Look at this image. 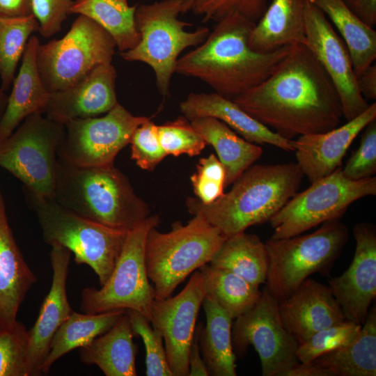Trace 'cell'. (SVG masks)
<instances>
[{
	"label": "cell",
	"mask_w": 376,
	"mask_h": 376,
	"mask_svg": "<svg viewBox=\"0 0 376 376\" xmlns=\"http://www.w3.org/2000/svg\"><path fill=\"white\" fill-rule=\"evenodd\" d=\"M28 347L29 332L22 322L0 327V376H29Z\"/></svg>",
	"instance_id": "36"
},
{
	"label": "cell",
	"mask_w": 376,
	"mask_h": 376,
	"mask_svg": "<svg viewBox=\"0 0 376 376\" xmlns=\"http://www.w3.org/2000/svg\"><path fill=\"white\" fill-rule=\"evenodd\" d=\"M205 291L201 272L195 271L185 288L175 296L155 298L150 323L162 336L173 376L189 375V353L196 319Z\"/></svg>",
	"instance_id": "15"
},
{
	"label": "cell",
	"mask_w": 376,
	"mask_h": 376,
	"mask_svg": "<svg viewBox=\"0 0 376 376\" xmlns=\"http://www.w3.org/2000/svg\"><path fill=\"white\" fill-rule=\"evenodd\" d=\"M348 236L346 226L334 219L307 235L269 239L265 242L268 255L265 288L279 302L310 275H328Z\"/></svg>",
	"instance_id": "8"
},
{
	"label": "cell",
	"mask_w": 376,
	"mask_h": 376,
	"mask_svg": "<svg viewBox=\"0 0 376 376\" xmlns=\"http://www.w3.org/2000/svg\"><path fill=\"white\" fill-rule=\"evenodd\" d=\"M133 336L125 311L111 329L79 348V359L97 366L106 376H136L137 347Z\"/></svg>",
	"instance_id": "26"
},
{
	"label": "cell",
	"mask_w": 376,
	"mask_h": 376,
	"mask_svg": "<svg viewBox=\"0 0 376 376\" xmlns=\"http://www.w3.org/2000/svg\"><path fill=\"white\" fill-rule=\"evenodd\" d=\"M376 119V104L357 117L329 131L299 136L293 140L297 164L310 182L322 178L338 168L347 149L363 130Z\"/></svg>",
	"instance_id": "20"
},
{
	"label": "cell",
	"mask_w": 376,
	"mask_h": 376,
	"mask_svg": "<svg viewBox=\"0 0 376 376\" xmlns=\"http://www.w3.org/2000/svg\"><path fill=\"white\" fill-rule=\"evenodd\" d=\"M363 131L359 146L342 169L343 175L353 180L373 177L376 172V119Z\"/></svg>",
	"instance_id": "43"
},
{
	"label": "cell",
	"mask_w": 376,
	"mask_h": 376,
	"mask_svg": "<svg viewBox=\"0 0 376 376\" xmlns=\"http://www.w3.org/2000/svg\"><path fill=\"white\" fill-rule=\"evenodd\" d=\"M149 119L134 116L118 103L103 116L70 121L64 125L65 134L58 157L81 167L114 165L135 130Z\"/></svg>",
	"instance_id": "14"
},
{
	"label": "cell",
	"mask_w": 376,
	"mask_h": 376,
	"mask_svg": "<svg viewBox=\"0 0 376 376\" xmlns=\"http://www.w3.org/2000/svg\"><path fill=\"white\" fill-rule=\"evenodd\" d=\"M358 18L370 27L376 24V0H343Z\"/></svg>",
	"instance_id": "45"
},
{
	"label": "cell",
	"mask_w": 376,
	"mask_h": 376,
	"mask_svg": "<svg viewBox=\"0 0 376 376\" xmlns=\"http://www.w3.org/2000/svg\"><path fill=\"white\" fill-rule=\"evenodd\" d=\"M36 282L14 238L0 190V327L17 322L19 309Z\"/></svg>",
	"instance_id": "23"
},
{
	"label": "cell",
	"mask_w": 376,
	"mask_h": 376,
	"mask_svg": "<svg viewBox=\"0 0 376 376\" xmlns=\"http://www.w3.org/2000/svg\"><path fill=\"white\" fill-rule=\"evenodd\" d=\"M307 0H271L251 31L249 45L259 52L305 44Z\"/></svg>",
	"instance_id": "25"
},
{
	"label": "cell",
	"mask_w": 376,
	"mask_h": 376,
	"mask_svg": "<svg viewBox=\"0 0 376 376\" xmlns=\"http://www.w3.org/2000/svg\"><path fill=\"white\" fill-rule=\"evenodd\" d=\"M376 194V178H346L340 167L296 193L269 221L272 239L290 237L334 219H339L357 200Z\"/></svg>",
	"instance_id": "12"
},
{
	"label": "cell",
	"mask_w": 376,
	"mask_h": 376,
	"mask_svg": "<svg viewBox=\"0 0 376 376\" xmlns=\"http://www.w3.org/2000/svg\"><path fill=\"white\" fill-rule=\"evenodd\" d=\"M5 92L6 91L1 88L0 85V119L4 112L7 104L8 96Z\"/></svg>",
	"instance_id": "50"
},
{
	"label": "cell",
	"mask_w": 376,
	"mask_h": 376,
	"mask_svg": "<svg viewBox=\"0 0 376 376\" xmlns=\"http://www.w3.org/2000/svg\"><path fill=\"white\" fill-rule=\"evenodd\" d=\"M201 325L195 329L194 336L189 353V376L209 375L207 367L201 355L198 345V335Z\"/></svg>",
	"instance_id": "46"
},
{
	"label": "cell",
	"mask_w": 376,
	"mask_h": 376,
	"mask_svg": "<svg viewBox=\"0 0 376 376\" xmlns=\"http://www.w3.org/2000/svg\"><path fill=\"white\" fill-rule=\"evenodd\" d=\"M22 123L0 141V166L19 179L28 193L53 198L65 125L41 113L31 114Z\"/></svg>",
	"instance_id": "9"
},
{
	"label": "cell",
	"mask_w": 376,
	"mask_h": 376,
	"mask_svg": "<svg viewBox=\"0 0 376 376\" xmlns=\"http://www.w3.org/2000/svg\"><path fill=\"white\" fill-rule=\"evenodd\" d=\"M285 376H331V374L328 370L313 362H299L292 368Z\"/></svg>",
	"instance_id": "49"
},
{
	"label": "cell",
	"mask_w": 376,
	"mask_h": 376,
	"mask_svg": "<svg viewBox=\"0 0 376 376\" xmlns=\"http://www.w3.org/2000/svg\"><path fill=\"white\" fill-rule=\"evenodd\" d=\"M331 376L376 375V306L369 309L359 335L351 342L311 361Z\"/></svg>",
	"instance_id": "29"
},
{
	"label": "cell",
	"mask_w": 376,
	"mask_h": 376,
	"mask_svg": "<svg viewBox=\"0 0 376 376\" xmlns=\"http://www.w3.org/2000/svg\"><path fill=\"white\" fill-rule=\"evenodd\" d=\"M357 88L366 100L376 99V65L371 64L357 77Z\"/></svg>",
	"instance_id": "47"
},
{
	"label": "cell",
	"mask_w": 376,
	"mask_h": 376,
	"mask_svg": "<svg viewBox=\"0 0 376 376\" xmlns=\"http://www.w3.org/2000/svg\"><path fill=\"white\" fill-rule=\"evenodd\" d=\"M72 3L73 0H30L31 14L38 22L42 37H51L61 30Z\"/></svg>",
	"instance_id": "44"
},
{
	"label": "cell",
	"mask_w": 376,
	"mask_h": 376,
	"mask_svg": "<svg viewBox=\"0 0 376 376\" xmlns=\"http://www.w3.org/2000/svg\"><path fill=\"white\" fill-rule=\"evenodd\" d=\"M361 324L346 320L314 334L298 345L297 357L300 363H308L315 358L353 340L360 333Z\"/></svg>",
	"instance_id": "39"
},
{
	"label": "cell",
	"mask_w": 376,
	"mask_h": 376,
	"mask_svg": "<svg viewBox=\"0 0 376 376\" xmlns=\"http://www.w3.org/2000/svg\"><path fill=\"white\" fill-rule=\"evenodd\" d=\"M353 234L356 246L352 263L328 283L346 320L362 325L376 297L375 227L359 223Z\"/></svg>",
	"instance_id": "17"
},
{
	"label": "cell",
	"mask_w": 376,
	"mask_h": 376,
	"mask_svg": "<svg viewBox=\"0 0 376 376\" xmlns=\"http://www.w3.org/2000/svg\"><path fill=\"white\" fill-rule=\"evenodd\" d=\"M185 0H162L137 6L135 24L140 40L132 49L120 52L130 62H141L154 72L157 89L167 96L179 55L190 47L201 44L210 33L206 26L186 30L191 24L179 16L187 13Z\"/></svg>",
	"instance_id": "6"
},
{
	"label": "cell",
	"mask_w": 376,
	"mask_h": 376,
	"mask_svg": "<svg viewBox=\"0 0 376 376\" xmlns=\"http://www.w3.org/2000/svg\"><path fill=\"white\" fill-rule=\"evenodd\" d=\"M279 308L284 327L299 345L316 332L346 320L331 288L308 278L279 302Z\"/></svg>",
	"instance_id": "21"
},
{
	"label": "cell",
	"mask_w": 376,
	"mask_h": 376,
	"mask_svg": "<svg viewBox=\"0 0 376 376\" xmlns=\"http://www.w3.org/2000/svg\"><path fill=\"white\" fill-rule=\"evenodd\" d=\"M205 296L214 301L234 320L250 310L258 301L261 291L240 276L210 265L199 268Z\"/></svg>",
	"instance_id": "34"
},
{
	"label": "cell",
	"mask_w": 376,
	"mask_h": 376,
	"mask_svg": "<svg viewBox=\"0 0 376 376\" xmlns=\"http://www.w3.org/2000/svg\"><path fill=\"white\" fill-rule=\"evenodd\" d=\"M53 198L80 216L127 231L150 215L148 205L114 165L81 167L58 158Z\"/></svg>",
	"instance_id": "4"
},
{
	"label": "cell",
	"mask_w": 376,
	"mask_h": 376,
	"mask_svg": "<svg viewBox=\"0 0 376 376\" xmlns=\"http://www.w3.org/2000/svg\"><path fill=\"white\" fill-rule=\"evenodd\" d=\"M51 246V286L33 326L28 330L27 363L29 376L41 375V368L55 333L73 311L66 290L71 252L59 244H52Z\"/></svg>",
	"instance_id": "18"
},
{
	"label": "cell",
	"mask_w": 376,
	"mask_h": 376,
	"mask_svg": "<svg viewBox=\"0 0 376 376\" xmlns=\"http://www.w3.org/2000/svg\"><path fill=\"white\" fill-rule=\"evenodd\" d=\"M28 196L45 242L68 249L74 255V261L89 266L102 285L113 270L129 230L109 227L80 216L53 198L37 197L30 193Z\"/></svg>",
	"instance_id": "7"
},
{
	"label": "cell",
	"mask_w": 376,
	"mask_h": 376,
	"mask_svg": "<svg viewBox=\"0 0 376 376\" xmlns=\"http://www.w3.org/2000/svg\"><path fill=\"white\" fill-rule=\"evenodd\" d=\"M255 24L237 13L223 18L201 44L178 59L175 73L200 79L231 100L258 85L290 46L265 53L254 50L249 38Z\"/></svg>",
	"instance_id": "2"
},
{
	"label": "cell",
	"mask_w": 376,
	"mask_h": 376,
	"mask_svg": "<svg viewBox=\"0 0 376 376\" xmlns=\"http://www.w3.org/2000/svg\"><path fill=\"white\" fill-rule=\"evenodd\" d=\"M225 177V168L214 154L200 159L190 178L196 198L203 204L214 202L224 194Z\"/></svg>",
	"instance_id": "41"
},
{
	"label": "cell",
	"mask_w": 376,
	"mask_h": 376,
	"mask_svg": "<svg viewBox=\"0 0 376 376\" xmlns=\"http://www.w3.org/2000/svg\"><path fill=\"white\" fill-rule=\"evenodd\" d=\"M233 100L288 139L329 131L343 118L334 84L305 44L290 46L265 80Z\"/></svg>",
	"instance_id": "1"
},
{
	"label": "cell",
	"mask_w": 376,
	"mask_h": 376,
	"mask_svg": "<svg viewBox=\"0 0 376 376\" xmlns=\"http://www.w3.org/2000/svg\"><path fill=\"white\" fill-rule=\"evenodd\" d=\"M30 14V0H0V17H21Z\"/></svg>",
	"instance_id": "48"
},
{
	"label": "cell",
	"mask_w": 376,
	"mask_h": 376,
	"mask_svg": "<svg viewBox=\"0 0 376 376\" xmlns=\"http://www.w3.org/2000/svg\"><path fill=\"white\" fill-rule=\"evenodd\" d=\"M134 334L139 336L146 349V375L147 376H173L170 370L162 334L152 327L141 313L126 310Z\"/></svg>",
	"instance_id": "37"
},
{
	"label": "cell",
	"mask_w": 376,
	"mask_h": 376,
	"mask_svg": "<svg viewBox=\"0 0 376 376\" xmlns=\"http://www.w3.org/2000/svg\"><path fill=\"white\" fill-rule=\"evenodd\" d=\"M150 215L130 230L112 273L100 288L88 287L81 295L80 310L100 313L132 310L150 320L155 292L146 270L145 247L148 231L159 224Z\"/></svg>",
	"instance_id": "10"
},
{
	"label": "cell",
	"mask_w": 376,
	"mask_h": 376,
	"mask_svg": "<svg viewBox=\"0 0 376 376\" xmlns=\"http://www.w3.org/2000/svg\"><path fill=\"white\" fill-rule=\"evenodd\" d=\"M335 25L350 52L356 77L376 58V32L345 6L343 0H308Z\"/></svg>",
	"instance_id": "32"
},
{
	"label": "cell",
	"mask_w": 376,
	"mask_h": 376,
	"mask_svg": "<svg viewBox=\"0 0 376 376\" xmlns=\"http://www.w3.org/2000/svg\"><path fill=\"white\" fill-rule=\"evenodd\" d=\"M116 78L111 63L100 65L71 86L50 93L44 114L65 125L76 119L106 113L118 104Z\"/></svg>",
	"instance_id": "19"
},
{
	"label": "cell",
	"mask_w": 376,
	"mask_h": 376,
	"mask_svg": "<svg viewBox=\"0 0 376 376\" xmlns=\"http://www.w3.org/2000/svg\"><path fill=\"white\" fill-rule=\"evenodd\" d=\"M231 336L235 357H243L249 345L254 347L263 376H285L299 363V343L284 327L279 301L266 288L250 310L234 319Z\"/></svg>",
	"instance_id": "13"
},
{
	"label": "cell",
	"mask_w": 376,
	"mask_h": 376,
	"mask_svg": "<svg viewBox=\"0 0 376 376\" xmlns=\"http://www.w3.org/2000/svg\"><path fill=\"white\" fill-rule=\"evenodd\" d=\"M202 306L206 323L201 328L198 345L209 375L235 376V355L232 345L233 319L212 299L205 296Z\"/></svg>",
	"instance_id": "28"
},
{
	"label": "cell",
	"mask_w": 376,
	"mask_h": 376,
	"mask_svg": "<svg viewBox=\"0 0 376 376\" xmlns=\"http://www.w3.org/2000/svg\"><path fill=\"white\" fill-rule=\"evenodd\" d=\"M38 31L39 24L33 14L0 17V85L4 91L13 81L31 35Z\"/></svg>",
	"instance_id": "35"
},
{
	"label": "cell",
	"mask_w": 376,
	"mask_h": 376,
	"mask_svg": "<svg viewBox=\"0 0 376 376\" xmlns=\"http://www.w3.org/2000/svg\"><path fill=\"white\" fill-rule=\"evenodd\" d=\"M303 176L297 163L251 166L214 202L189 197L187 207L228 237L269 221L297 193Z\"/></svg>",
	"instance_id": "3"
},
{
	"label": "cell",
	"mask_w": 376,
	"mask_h": 376,
	"mask_svg": "<svg viewBox=\"0 0 376 376\" xmlns=\"http://www.w3.org/2000/svg\"><path fill=\"white\" fill-rule=\"evenodd\" d=\"M305 45L321 64L340 100L343 118L350 120L370 104L361 95L350 52L324 15L308 0L305 10Z\"/></svg>",
	"instance_id": "16"
},
{
	"label": "cell",
	"mask_w": 376,
	"mask_h": 376,
	"mask_svg": "<svg viewBox=\"0 0 376 376\" xmlns=\"http://www.w3.org/2000/svg\"><path fill=\"white\" fill-rule=\"evenodd\" d=\"M116 48L104 29L79 15L63 37L39 43L36 63L42 81L49 93L68 88L97 66L111 63Z\"/></svg>",
	"instance_id": "11"
},
{
	"label": "cell",
	"mask_w": 376,
	"mask_h": 376,
	"mask_svg": "<svg viewBox=\"0 0 376 376\" xmlns=\"http://www.w3.org/2000/svg\"><path fill=\"white\" fill-rule=\"evenodd\" d=\"M209 264L259 287L265 283L268 268L265 243L255 234L242 232L226 238Z\"/></svg>",
	"instance_id": "30"
},
{
	"label": "cell",
	"mask_w": 376,
	"mask_h": 376,
	"mask_svg": "<svg viewBox=\"0 0 376 376\" xmlns=\"http://www.w3.org/2000/svg\"><path fill=\"white\" fill-rule=\"evenodd\" d=\"M180 110L189 121L202 117L217 118L258 144H270L285 151H294L293 140L283 137L251 117L233 100L217 93H191L180 103Z\"/></svg>",
	"instance_id": "22"
},
{
	"label": "cell",
	"mask_w": 376,
	"mask_h": 376,
	"mask_svg": "<svg viewBox=\"0 0 376 376\" xmlns=\"http://www.w3.org/2000/svg\"><path fill=\"white\" fill-rule=\"evenodd\" d=\"M157 133L162 148L166 155L178 157L187 155L194 157L201 154L207 143L185 117L157 125Z\"/></svg>",
	"instance_id": "40"
},
{
	"label": "cell",
	"mask_w": 376,
	"mask_h": 376,
	"mask_svg": "<svg viewBox=\"0 0 376 376\" xmlns=\"http://www.w3.org/2000/svg\"><path fill=\"white\" fill-rule=\"evenodd\" d=\"M126 310L100 313L72 311L55 333L49 352L41 368V375L49 373L60 358L76 348L88 344L111 329Z\"/></svg>",
	"instance_id": "31"
},
{
	"label": "cell",
	"mask_w": 376,
	"mask_h": 376,
	"mask_svg": "<svg viewBox=\"0 0 376 376\" xmlns=\"http://www.w3.org/2000/svg\"><path fill=\"white\" fill-rule=\"evenodd\" d=\"M130 144L132 159L146 171H152L167 156L159 142L157 125L150 119L135 130Z\"/></svg>",
	"instance_id": "42"
},
{
	"label": "cell",
	"mask_w": 376,
	"mask_h": 376,
	"mask_svg": "<svg viewBox=\"0 0 376 376\" xmlns=\"http://www.w3.org/2000/svg\"><path fill=\"white\" fill-rule=\"evenodd\" d=\"M187 11L202 17L204 22H219L237 13L256 23L265 13L269 0H185Z\"/></svg>",
	"instance_id": "38"
},
{
	"label": "cell",
	"mask_w": 376,
	"mask_h": 376,
	"mask_svg": "<svg viewBox=\"0 0 376 376\" xmlns=\"http://www.w3.org/2000/svg\"><path fill=\"white\" fill-rule=\"evenodd\" d=\"M190 122L205 143L217 152L226 171L225 187L233 183L263 154L260 146L240 137L217 118L202 117Z\"/></svg>",
	"instance_id": "27"
},
{
	"label": "cell",
	"mask_w": 376,
	"mask_h": 376,
	"mask_svg": "<svg viewBox=\"0 0 376 376\" xmlns=\"http://www.w3.org/2000/svg\"><path fill=\"white\" fill-rule=\"evenodd\" d=\"M39 38L32 36L22 56L17 75L13 79L4 112L0 119V141L8 138L29 115L45 113L50 93L40 78L36 51Z\"/></svg>",
	"instance_id": "24"
},
{
	"label": "cell",
	"mask_w": 376,
	"mask_h": 376,
	"mask_svg": "<svg viewBox=\"0 0 376 376\" xmlns=\"http://www.w3.org/2000/svg\"><path fill=\"white\" fill-rule=\"evenodd\" d=\"M156 228L148 233L145 258L157 299L171 296L189 275L210 262L227 238L201 214L186 224L173 223L167 233Z\"/></svg>",
	"instance_id": "5"
},
{
	"label": "cell",
	"mask_w": 376,
	"mask_h": 376,
	"mask_svg": "<svg viewBox=\"0 0 376 376\" xmlns=\"http://www.w3.org/2000/svg\"><path fill=\"white\" fill-rule=\"evenodd\" d=\"M137 6H130L128 0H73L70 15H84L95 22L123 52L134 48L140 40L135 24Z\"/></svg>",
	"instance_id": "33"
}]
</instances>
